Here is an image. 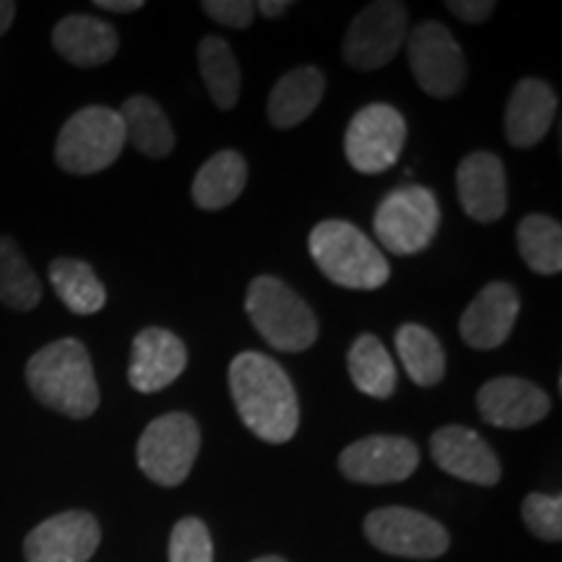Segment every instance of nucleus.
<instances>
[{"label": "nucleus", "mask_w": 562, "mask_h": 562, "mask_svg": "<svg viewBox=\"0 0 562 562\" xmlns=\"http://www.w3.org/2000/svg\"><path fill=\"white\" fill-rule=\"evenodd\" d=\"M229 393L243 425L258 440L281 446L297 435L300 398L277 360L261 351H240L229 364Z\"/></svg>", "instance_id": "f257e3e1"}, {"label": "nucleus", "mask_w": 562, "mask_h": 562, "mask_svg": "<svg viewBox=\"0 0 562 562\" xmlns=\"http://www.w3.org/2000/svg\"><path fill=\"white\" fill-rule=\"evenodd\" d=\"M24 378L32 396L63 417L87 419L100 409L94 364L79 339H58L34 351Z\"/></svg>", "instance_id": "f03ea898"}, {"label": "nucleus", "mask_w": 562, "mask_h": 562, "mask_svg": "<svg viewBox=\"0 0 562 562\" xmlns=\"http://www.w3.org/2000/svg\"><path fill=\"white\" fill-rule=\"evenodd\" d=\"M307 250L323 277L344 290L372 292L391 279L383 250L351 222L326 220L315 224Z\"/></svg>", "instance_id": "7ed1b4c3"}, {"label": "nucleus", "mask_w": 562, "mask_h": 562, "mask_svg": "<svg viewBox=\"0 0 562 562\" xmlns=\"http://www.w3.org/2000/svg\"><path fill=\"white\" fill-rule=\"evenodd\" d=\"M245 313L261 339L277 351L297 355L318 341L313 307L277 277H256L245 292Z\"/></svg>", "instance_id": "20e7f679"}, {"label": "nucleus", "mask_w": 562, "mask_h": 562, "mask_svg": "<svg viewBox=\"0 0 562 562\" xmlns=\"http://www.w3.org/2000/svg\"><path fill=\"white\" fill-rule=\"evenodd\" d=\"M125 146L121 115L110 108L91 104L63 123L55 140V161L68 175H94L115 165Z\"/></svg>", "instance_id": "39448f33"}, {"label": "nucleus", "mask_w": 562, "mask_h": 562, "mask_svg": "<svg viewBox=\"0 0 562 562\" xmlns=\"http://www.w3.org/2000/svg\"><path fill=\"white\" fill-rule=\"evenodd\" d=\"M201 451V427L188 412L151 419L136 446L138 469L159 487H180Z\"/></svg>", "instance_id": "423d86ee"}, {"label": "nucleus", "mask_w": 562, "mask_h": 562, "mask_svg": "<svg viewBox=\"0 0 562 562\" xmlns=\"http://www.w3.org/2000/svg\"><path fill=\"white\" fill-rule=\"evenodd\" d=\"M440 220V203L430 188L404 186L378 203L372 229L393 256H417L432 245Z\"/></svg>", "instance_id": "0eeeda50"}, {"label": "nucleus", "mask_w": 562, "mask_h": 562, "mask_svg": "<svg viewBox=\"0 0 562 562\" xmlns=\"http://www.w3.org/2000/svg\"><path fill=\"white\" fill-rule=\"evenodd\" d=\"M409 37V9L398 0H378L351 19L341 42L344 63L349 68L378 70L396 58Z\"/></svg>", "instance_id": "6e6552de"}, {"label": "nucleus", "mask_w": 562, "mask_h": 562, "mask_svg": "<svg viewBox=\"0 0 562 562\" xmlns=\"http://www.w3.org/2000/svg\"><path fill=\"white\" fill-rule=\"evenodd\" d=\"M406 53L414 79L425 94L451 100L467 87V55L440 21H422L406 37Z\"/></svg>", "instance_id": "1a4fd4ad"}, {"label": "nucleus", "mask_w": 562, "mask_h": 562, "mask_svg": "<svg viewBox=\"0 0 562 562\" xmlns=\"http://www.w3.org/2000/svg\"><path fill=\"white\" fill-rule=\"evenodd\" d=\"M364 537L375 550L406 560H438L451 547L446 526L402 505L372 510L364 518Z\"/></svg>", "instance_id": "9d476101"}, {"label": "nucleus", "mask_w": 562, "mask_h": 562, "mask_svg": "<svg viewBox=\"0 0 562 562\" xmlns=\"http://www.w3.org/2000/svg\"><path fill=\"white\" fill-rule=\"evenodd\" d=\"M404 146V115L385 102H372L357 110L344 133V154H347L349 165L362 175L391 170L402 157Z\"/></svg>", "instance_id": "9b49d317"}, {"label": "nucleus", "mask_w": 562, "mask_h": 562, "mask_svg": "<svg viewBox=\"0 0 562 562\" xmlns=\"http://www.w3.org/2000/svg\"><path fill=\"white\" fill-rule=\"evenodd\" d=\"M419 467V448L402 435H368L339 456V472L357 484L406 482Z\"/></svg>", "instance_id": "f8f14e48"}, {"label": "nucleus", "mask_w": 562, "mask_h": 562, "mask_svg": "<svg viewBox=\"0 0 562 562\" xmlns=\"http://www.w3.org/2000/svg\"><path fill=\"white\" fill-rule=\"evenodd\" d=\"M102 542L100 521L87 510H66L26 533V562H89Z\"/></svg>", "instance_id": "ddd939ff"}, {"label": "nucleus", "mask_w": 562, "mask_h": 562, "mask_svg": "<svg viewBox=\"0 0 562 562\" xmlns=\"http://www.w3.org/2000/svg\"><path fill=\"white\" fill-rule=\"evenodd\" d=\"M430 456L440 472L461 482L480 484V487H495L503 476L501 459L472 427L446 425L435 430L430 438Z\"/></svg>", "instance_id": "4468645a"}, {"label": "nucleus", "mask_w": 562, "mask_h": 562, "mask_svg": "<svg viewBox=\"0 0 562 562\" xmlns=\"http://www.w3.org/2000/svg\"><path fill=\"white\" fill-rule=\"evenodd\" d=\"M480 417L501 430H524L542 422L552 409V398L537 383L524 378H492L476 393Z\"/></svg>", "instance_id": "2eb2a0df"}, {"label": "nucleus", "mask_w": 562, "mask_h": 562, "mask_svg": "<svg viewBox=\"0 0 562 562\" xmlns=\"http://www.w3.org/2000/svg\"><path fill=\"white\" fill-rule=\"evenodd\" d=\"M456 191L469 220L495 224L508 211V178L505 165L492 151H472L456 170Z\"/></svg>", "instance_id": "dca6fc26"}, {"label": "nucleus", "mask_w": 562, "mask_h": 562, "mask_svg": "<svg viewBox=\"0 0 562 562\" xmlns=\"http://www.w3.org/2000/svg\"><path fill=\"white\" fill-rule=\"evenodd\" d=\"M518 311H521V300H518L516 286L508 281H490L461 315L459 334L463 344L480 351L503 347L510 339Z\"/></svg>", "instance_id": "f3484780"}, {"label": "nucleus", "mask_w": 562, "mask_h": 562, "mask_svg": "<svg viewBox=\"0 0 562 562\" xmlns=\"http://www.w3.org/2000/svg\"><path fill=\"white\" fill-rule=\"evenodd\" d=\"M188 364V349L178 334L149 326L136 334L131 347L128 381L138 393L165 391L182 375Z\"/></svg>", "instance_id": "a211bd4d"}, {"label": "nucleus", "mask_w": 562, "mask_h": 562, "mask_svg": "<svg viewBox=\"0 0 562 562\" xmlns=\"http://www.w3.org/2000/svg\"><path fill=\"white\" fill-rule=\"evenodd\" d=\"M558 115V94L550 83L526 76L513 87L505 104V138L516 149L542 144Z\"/></svg>", "instance_id": "6ab92c4d"}, {"label": "nucleus", "mask_w": 562, "mask_h": 562, "mask_svg": "<svg viewBox=\"0 0 562 562\" xmlns=\"http://www.w3.org/2000/svg\"><path fill=\"white\" fill-rule=\"evenodd\" d=\"M53 47L70 66L97 68L115 58L121 37L108 21L87 13H70L55 24Z\"/></svg>", "instance_id": "aec40b11"}, {"label": "nucleus", "mask_w": 562, "mask_h": 562, "mask_svg": "<svg viewBox=\"0 0 562 562\" xmlns=\"http://www.w3.org/2000/svg\"><path fill=\"white\" fill-rule=\"evenodd\" d=\"M323 94H326V76H323L321 68H292L290 74H284L273 83L269 94L266 112H269L271 125L279 131H286L307 121L321 104Z\"/></svg>", "instance_id": "412c9836"}, {"label": "nucleus", "mask_w": 562, "mask_h": 562, "mask_svg": "<svg viewBox=\"0 0 562 562\" xmlns=\"http://www.w3.org/2000/svg\"><path fill=\"white\" fill-rule=\"evenodd\" d=\"M125 128V144L149 159H165L175 149V131L161 104L146 94H133L117 110Z\"/></svg>", "instance_id": "4be33fe9"}, {"label": "nucleus", "mask_w": 562, "mask_h": 562, "mask_svg": "<svg viewBox=\"0 0 562 562\" xmlns=\"http://www.w3.org/2000/svg\"><path fill=\"white\" fill-rule=\"evenodd\" d=\"M245 182H248V165L243 154L232 149L216 151L195 172L191 186L193 203L203 211L227 209L229 203L240 199Z\"/></svg>", "instance_id": "5701e85b"}, {"label": "nucleus", "mask_w": 562, "mask_h": 562, "mask_svg": "<svg viewBox=\"0 0 562 562\" xmlns=\"http://www.w3.org/2000/svg\"><path fill=\"white\" fill-rule=\"evenodd\" d=\"M347 368L351 383H355L357 391L364 393V396L385 402V398H391L393 391H396V364H393L389 349H385V344L378 339V336H357L355 344L349 347Z\"/></svg>", "instance_id": "b1692460"}, {"label": "nucleus", "mask_w": 562, "mask_h": 562, "mask_svg": "<svg viewBox=\"0 0 562 562\" xmlns=\"http://www.w3.org/2000/svg\"><path fill=\"white\" fill-rule=\"evenodd\" d=\"M199 68L211 102L224 112L235 108L237 100H240L243 76L240 63L232 53L229 42L220 34H206L199 45Z\"/></svg>", "instance_id": "393cba45"}, {"label": "nucleus", "mask_w": 562, "mask_h": 562, "mask_svg": "<svg viewBox=\"0 0 562 562\" xmlns=\"http://www.w3.org/2000/svg\"><path fill=\"white\" fill-rule=\"evenodd\" d=\"M50 284L74 315H94L108 302V290L100 277L79 258H55L50 263Z\"/></svg>", "instance_id": "a878e982"}, {"label": "nucleus", "mask_w": 562, "mask_h": 562, "mask_svg": "<svg viewBox=\"0 0 562 562\" xmlns=\"http://www.w3.org/2000/svg\"><path fill=\"white\" fill-rule=\"evenodd\" d=\"M396 351L406 375L419 389H432L446 378V351L430 328L419 323H404L396 331Z\"/></svg>", "instance_id": "bb28decb"}, {"label": "nucleus", "mask_w": 562, "mask_h": 562, "mask_svg": "<svg viewBox=\"0 0 562 562\" xmlns=\"http://www.w3.org/2000/svg\"><path fill=\"white\" fill-rule=\"evenodd\" d=\"M518 252L524 263L539 277H554L562 271V227L547 214H529L516 229Z\"/></svg>", "instance_id": "cd10ccee"}, {"label": "nucleus", "mask_w": 562, "mask_h": 562, "mask_svg": "<svg viewBox=\"0 0 562 562\" xmlns=\"http://www.w3.org/2000/svg\"><path fill=\"white\" fill-rule=\"evenodd\" d=\"M42 300V281L11 237H0V302L9 311L30 313Z\"/></svg>", "instance_id": "c85d7f7f"}, {"label": "nucleus", "mask_w": 562, "mask_h": 562, "mask_svg": "<svg viewBox=\"0 0 562 562\" xmlns=\"http://www.w3.org/2000/svg\"><path fill=\"white\" fill-rule=\"evenodd\" d=\"M170 562H214V542L209 526L195 516H186L170 533Z\"/></svg>", "instance_id": "c756f323"}, {"label": "nucleus", "mask_w": 562, "mask_h": 562, "mask_svg": "<svg viewBox=\"0 0 562 562\" xmlns=\"http://www.w3.org/2000/svg\"><path fill=\"white\" fill-rule=\"evenodd\" d=\"M521 516L526 529L544 542H560L562 539V497L531 492L524 497Z\"/></svg>", "instance_id": "7c9ffc66"}, {"label": "nucleus", "mask_w": 562, "mask_h": 562, "mask_svg": "<svg viewBox=\"0 0 562 562\" xmlns=\"http://www.w3.org/2000/svg\"><path fill=\"white\" fill-rule=\"evenodd\" d=\"M201 9L211 21L229 30H248L256 19V3L250 0H203Z\"/></svg>", "instance_id": "2f4dec72"}, {"label": "nucleus", "mask_w": 562, "mask_h": 562, "mask_svg": "<svg viewBox=\"0 0 562 562\" xmlns=\"http://www.w3.org/2000/svg\"><path fill=\"white\" fill-rule=\"evenodd\" d=\"M448 11L459 21H463V24H482V21L492 16L495 3L492 0H451Z\"/></svg>", "instance_id": "473e14b6"}, {"label": "nucleus", "mask_w": 562, "mask_h": 562, "mask_svg": "<svg viewBox=\"0 0 562 562\" xmlns=\"http://www.w3.org/2000/svg\"><path fill=\"white\" fill-rule=\"evenodd\" d=\"M290 9V0H261V3H256V13H261L266 19H281Z\"/></svg>", "instance_id": "72a5a7b5"}, {"label": "nucleus", "mask_w": 562, "mask_h": 562, "mask_svg": "<svg viewBox=\"0 0 562 562\" xmlns=\"http://www.w3.org/2000/svg\"><path fill=\"white\" fill-rule=\"evenodd\" d=\"M94 5L97 9L112 11V13H133V11L144 9V3H140V0H97Z\"/></svg>", "instance_id": "f704fd0d"}, {"label": "nucleus", "mask_w": 562, "mask_h": 562, "mask_svg": "<svg viewBox=\"0 0 562 562\" xmlns=\"http://www.w3.org/2000/svg\"><path fill=\"white\" fill-rule=\"evenodd\" d=\"M13 19H16V3H11V0H0V37L11 30Z\"/></svg>", "instance_id": "c9c22d12"}, {"label": "nucleus", "mask_w": 562, "mask_h": 562, "mask_svg": "<svg viewBox=\"0 0 562 562\" xmlns=\"http://www.w3.org/2000/svg\"><path fill=\"white\" fill-rule=\"evenodd\" d=\"M252 562H286V560L279 558V554H266V558H258V560H252Z\"/></svg>", "instance_id": "e433bc0d"}]
</instances>
